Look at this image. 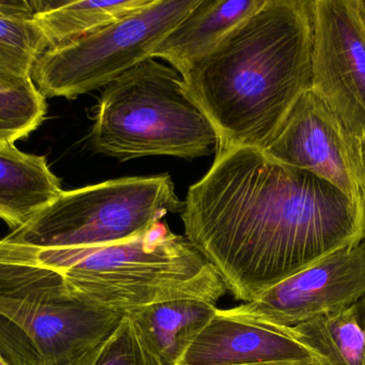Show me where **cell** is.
Instances as JSON below:
<instances>
[{
	"label": "cell",
	"mask_w": 365,
	"mask_h": 365,
	"mask_svg": "<svg viewBox=\"0 0 365 365\" xmlns=\"http://www.w3.org/2000/svg\"><path fill=\"white\" fill-rule=\"evenodd\" d=\"M181 218L185 237L245 304L364 238L360 201L252 147L217 151Z\"/></svg>",
	"instance_id": "cell-1"
},
{
	"label": "cell",
	"mask_w": 365,
	"mask_h": 365,
	"mask_svg": "<svg viewBox=\"0 0 365 365\" xmlns=\"http://www.w3.org/2000/svg\"><path fill=\"white\" fill-rule=\"evenodd\" d=\"M313 1L264 0L181 73L217 151L264 150L312 86Z\"/></svg>",
	"instance_id": "cell-2"
},
{
	"label": "cell",
	"mask_w": 365,
	"mask_h": 365,
	"mask_svg": "<svg viewBox=\"0 0 365 365\" xmlns=\"http://www.w3.org/2000/svg\"><path fill=\"white\" fill-rule=\"evenodd\" d=\"M227 291L185 236L158 223L138 237L101 246H36L0 239V294L87 302L121 315L160 302L216 306Z\"/></svg>",
	"instance_id": "cell-3"
},
{
	"label": "cell",
	"mask_w": 365,
	"mask_h": 365,
	"mask_svg": "<svg viewBox=\"0 0 365 365\" xmlns=\"http://www.w3.org/2000/svg\"><path fill=\"white\" fill-rule=\"evenodd\" d=\"M96 152L120 161L143 156L200 158L218 139L173 66L143 60L106 86L90 134Z\"/></svg>",
	"instance_id": "cell-4"
},
{
	"label": "cell",
	"mask_w": 365,
	"mask_h": 365,
	"mask_svg": "<svg viewBox=\"0 0 365 365\" xmlns=\"http://www.w3.org/2000/svg\"><path fill=\"white\" fill-rule=\"evenodd\" d=\"M184 203L169 175L128 177L64 191L6 239L36 246H101L143 235Z\"/></svg>",
	"instance_id": "cell-5"
},
{
	"label": "cell",
	"mask_w": 365,
	"mask_h": 365,
	"mask_svg": "<svg viewBox=\"0 0 365 365\" xmlns=\"http://www.w3.org/2000/svg\"><path fill=\"white\" fill-rule=\"evenodd\" d=\"M200 0H152L145 8L77 40L46 49L31 79L45 99H75L109 84L143 60Z\"/></svg>",
	"instance_id": "cell-6"
},
{
	"label": "cell",
	"mask_w": 365,
	"mask_h": 365,
	"mask_svg": "<svg viewBox=\"0 0 365 365\" xmlns=\"http://www.w3.org/2000/svg\"><path fill=\"white\" fill-rule=\"evenodd\" d=\"M123 317L87 302L0 294V346L23 365H66L108 338Z\"/></svg>",
	"instance_id": "cell-7"
},
{
	"label": "cell",
	"mask_w": 365,
	"mask_h": 365,
	"mask_svg": "<svg viewBox=\"0 0 365 365\" xmlns=\"http://www.w3.org/2000/svg\"><path fill=\"white\" fill-rule=\"evenodd\" d=\"M364 298L365 238L322 257L255 301L223 311L247 321L289 328Z\"/></svg>",
	"instance_id": "cell-8"
},
{
	"label": "cell",
	"mask_w": 365,
	"mask_h": 365,
	"mask_svg": "<svg viewBox=\"0 0 365 365\" xmlns=\"http://www.w3.org/2000/svg\"><path fill=\"white\" fill-rule=\"evenodd\" d=\"M311 89L365 139V30L354 0H314Z\"/></svg>",
	"instance_id": "cell-9"
},
{
	"label": "cell",
	"mask_w": 365,
	"mask_h": 365,
	"mask_svg": "<svg viewBox=\"0 0 365 365\" xmlns=\"http://www.w3.org/2000/svg\"><path fill=\"white\" fill-rule=\"evenodd\" d=\"M263 151L278 162L326 180L360 201L362 141L312 89L298 99Z\"/></svg>",
	"instance_id": "cell-10"
},
{
	"label": "cell",
	"mask_w": 365,
	"mask_h": 365,
	"mask_svg": "<svg viewBox=\"0 0 365 365\" xmlns=\"http://www.w3.org/2000/svg\"><path fill=\"white\" fill-rule=\"evenodd\" d=\"M307 359L319 358L289 328L247 321L218 309L187 351L182 365H249Z\"/></svg>",
	"instance_id": "cell-11"
},
{
	"label": "cell",
	"mask_w": 365,
	"mask_h": 365,
	"mask_svg": "<svg viewBox=\"0 0 365 365\" xmlns=\"http://www.w3.org/2000/svg\"><path fill=\"white\" fill-rule=\"evenodd\" d=\"M63 192L46 156L0 146V220L11 231L29 222Z\"/></svg>",
	"instance_id": "cell-12"
},
{
	"label": "cell",
	"mask_w": 365,
	"mask_h": 365,
	"mask_svg": "<svg viewBox=\"0 0 365 365\" xmlns=\"http://www.w3.org/2000/svg\"><path fill=\"white\" fill-rule=\"evenodd\" d=\"M263 4L264 0H200L154 49L152 58H162L182 73Z\"/></svg>",
	"instance_id": "cell-13"
},
{
	"label": "cell",
	"mask_w": 365,
	"mask_h": 365,
	"mask_svg": "<svg viewBox=\"0 0 365 365\" xmlns=\"http://www.w3.org/2000/svg\"><path fill=\"white\" fill-rule=\"evenodd\" d=\"M214 304L178 299L128 313L149 349L163 365H182L187 351L216 316Z\"/></svg>",
	"instance_id": "cell-14"
},
{
	"label": "cell",
	"mask_w": 365,
	"mask_h": 365,
	"mask_svg": "<svg viewBox=\"0 0 365 365\" xmlns=\"http://www.w3.org/2000/svg\"><path fill=\"white\" fill-rule=\"evenodd\" d=\"M151 1H38L36 19L51 49L106 27Z\"/></svg>",
	"instance_id": "cell-15"
},
{
	"label": "cell",
	"mask_w": 365,
	"mask_h": 365,
	"mask_svg": "<svg viewBox=\"0 0 365 365\" xmlns=\"http://www.w3.org/2000/svg\"><path fill=\"white\" fill-rule=\"evenodd\" d=\"M289 329L328 365H364L365 334L355 304L322 313Z\"/></svg>",
	"instance_id": "cell-16"
},
{
	"label": "cell",
	"mask_w": 365,
	"mask_h": 365,
	"mask_svg": "<svg viewBox=\"0 0 365 365\" xmlns=\"http://www.w3.org/2000/svg\"><path fill=\"white\" fill-rule=\"evenodd\" d=\"M38 1H0V77L27 79L48 43L36 19Z\"/></svg>",
	"instance_id": "cell-17"
},
{
	"label": "cell",
	"mask_w": 365,
	"mask_h": 365,
	"mask_svg": "<svg viewBox=\"0 0 365 365\" xmlns=\"http://www.w3.org/2000/svg\"><path fill=\"white\" fill-rule=\"evenodd\" d=\"M46 101L31 77H0V146L29 136L46 116Z\"/></svg>",
	"instance_id": "cell-18"
},
{
	"label": "cell",
	"mask_w": 365,
	"mask_h": 365,
	"mask_svg": "<svg viewBox=\"0 0 365 365\" xmlns=\"http://www.w3.org/2000/svg\"><path fill=\"white\" fill-rule=\"evenodd\" d=\"M66 365H163L134 321L124 315L117 329L93 349Z\"/></svg>",
	"instance_id": "cell-19"
},
{
	"label": "cell",
	"mask_w": 365,
	"mask_h": 365,
	"mask_svg": "<svg viewBox=\"0 0 365 365\" xmlns=\"http://www.w3.org/2000/svg\"><path fill=\"white\" fill-rule=\"evenodd\" d=\"M360 205H361L362 227L365 238V139L362 141V180L360 186Z\"/></svg>",
	"instance_id": "cell-20"
},
{
	"label": "cell",
	"mask_w": 365,
	"mask_h": 365,
	"mask_svg": "<svg viewBox=\"0 0 365 365\" xmlns=\"http://www.w3.org/2000/svg\"><path fill=\"white\" fill-rule=\"evenodd\" d=\"M249 365H328L323 360L307 359V360H291V361H276L265 362V364H249Z\"/></svg>",
	"instance_id": "cell-21"
},
{
	"label": "cell",
	"mask_w": 365,
	"mask_h": 365,
	"mask_svg": "<svg viewBox=\"0 0 365 365\" xmlns=\"http://www.w3.org/2000/svg\"><path fill=\"white\" fill-rule=\"evenodd\" d=\"M0 365H23L0 346Z\"/></svg>",
	"instance_id": "cell-22"
},
{
	"label": "cell",
	"mask_w": 365,
	"mask_h": 365,
	"mask_svg": "<svg viewBox=\"0 0 365 365\" xmlns=\"http://www.w3.org/2000/svg\"><path fill=\"white\" fill-rule=\"evenodd\" d=\"M355 306L356 311H357L358 321H359L360 325H361L362 329H364L365 334V298L360 300L359 302H357Z\"/></svg>",
	"instance_id": "cell-23"
},
{
	"label": "cell",
	"mask_w": 365,
	"mask_h": 365,
	"mask_svg": "<svg viewBox=\"0 0 365 365\" xmlns=\"http://www.w3.org/2000/svg\"><path fill=\"white\" fill-rule=\"evenodd\" d=\"M356 12L361 21L362 27L365 30V0H354Z\"/></svg>",
	"instance_id": "cell-24"
}]
</instances>
